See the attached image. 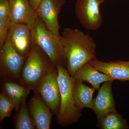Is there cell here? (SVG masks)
Wrapping results in <instances>:
<instances>
[{
  "label": "cell",
  "instance_id": "6da1fadb",
  "mask_svg": "<svg viewBox=\"0 0 129 129\" xmlns=\"http://www.w3.org/2000/svg\"><path fill=\"white\" fill-rule=\"evenodd\" d=\"M61 41L67 70L71 76L83 65L96 58V45L94 39L79 29L65 28Z\"/></svg>",
  "mask_w": 129,
  "mask_h": 129
},
{
  "label": "cell",
  "instance_id": "7a4b0ae2",
  "mask_svg": "<svg viewBox=\"0 0 129 129\" xmlns=\"http://www.w3.org/2000/svg\"><path fill=\"white\" fill-rule=\"evenodd\" d=\"M57 68L61 102L56 121L61 126H68L78 121L81 115V110L76 106L73 96L75 79L64 67L57 65Z\"/></svg>",
  "mask_w": 129,
  "mask_h": 129
},
{
  "label": "cell",
  "instance_id": "3957f363",
  "mask_svg": "<svg viewBox=\"0 0 129 129\" xmlns=\"http://www.w3.org/2000/svg\"><path fill=\"white\" fill-rule=\"evenodd\" d=\"M52 63L43 50L37 45L32 44L22 70L20 83L34 91Z\"/></svg>",
  "mask_w": 129,
  "mask_h": 129
},
{
  "label": "cell",
  "instance_id": "277c9868",
  "mask_svg": "<svg viewBox=\"0 0 129 129\" xmlns=\"http://www.w3.org/2000/svg\"><path fill=\"white\" fill-rule=\"evenodd\" d=\"M32 44L40 47L50 58L53 64L67 65L61 41L59 37L47 29L39 17L34 30L31 33Z\"/></svg>",
  "mask_w": 129,
  "mask_h": 129
},
{
  "label": "cell",
  "instance_id": "5b68a950",
  "mask_svg": "<svg viewBox=\"0 0 129 129\" xmlns=\"http://www.w3.org/2000/svg\"><path fill=\"white\" fill-rule=\"evenodd\" d=\"M34 91L39 94L53 113L57 115L61 102L57 66L52 63L51 64Z\"/></svg>",
  "mask_w": 129,
  "mask_h": 129
},
{
  "label": "cell",
  "instance_id": "8992f818",
  "mask_svg": "<svg viewBox=\"0 0 129 129\" xmlns=\"http://www.w3.org/2000/svg\"><path fill=\"white\" fill-rule=\"evenodd\" d=\"M0 49L1 77L20 82L21 72L26 59L17 52L7 39Z\"/></svg>",
  "mask_w": 129,
  "mask_h": 129
},
{
  "label": "cell",
  "instance_id": "52a82bcc",
  "mask_svg": "<svg viewBox=\"0 0 129 129\" xmlns=\"http://www.w3.org/2000/svg\"><path fill=\"white\" fill-rule=\"evenodd\" d=\"M98 0H77L75 13L83 27L89 30H96L101 26L103 18Z\"/></svg>",
  "mask_w": 129,
  "mask_h": 129
},
{
  "label": "cell",
  "instance_id": "ba28073f",
  "mask_svg": "<svg viewBox=\"0 0 129 129\" xmlns=\"http://www.w3.org/2000/svg\"><path fill=\"white\" fill-rule=\"evenodd\" d=\"M8 1L10 9L9 18L11 24H25L32 33L38 21L37 11L32 7L28 0Z\"/></svg>",
  "mask_w": 129,
  "mask_h": 129
},
{
  "label": "cell",
  "instance_id": "9c48e42d",
  "mask_svg": "<svg viewBox=\"0 0 129 129\" xmlns=\"http://www.w3.org/2000/svg\"><path fill=\"white\" fill-rule=\"evenodd\" d=\"M66 2L65 0H43L36 10L38 16L47 29L59 37L61 36L59 33L60 25L58 18Z\"/></svg>",
  "mask_w": 129,
  "mask_h": 129
},
{
  "label": "cell",
  "instance_id": "30bf717a",
  "mask_svg": "<svg viewBox=\"0 0 129 129\" xmlns=\"http://www.w3.org/2000/svg\"><path fill=\"white\" fill-rule=\"evenodd\" d=\"M7 39L19 54L26 59L32 45L31 32L23 24H11Z\"/></svg>",
  "mask_w": 129,
  "mask_h": 129
},
{
  "label": "cell",
  "instance_id": "8fae6325",
  "mask_svg": "<svg viewBox=\"0 0 129 129\" xmlns=\"http://www.w3.org/2000/svg\"><path fill=\"white\" fill-rule=\"evenodd\" d=\"M28 107L36 129L50 128L52 117L51 109L36 91L29 100Z\"/></svg>",
  "mask_w": 129,
  "mask_h": 129
},
{
  "label": "cell",
  "instance_id": "7c38bea8",
  "mask_svg": "<svg viewBox=\"0 0 129 129\" xmlns=\"http://www.w3.org/2000/svg\"><path fill=\"white\" fill-rule=\"evenodd\" d=\"M113 81L104 82L98 89L95 98L93 99L91 109L95 113L98 120L108 113L117 111L112 92Z\"/></svg>",
  "mask_w": 129,
  "mask_h": 129
},
{
  "label": "cell",
  "instance_id": "4fadbf2b",
  "mask_svg": "<svg viewBox=\"0 0 129 129\" xmlns=\"http://www.w3.org/2000/svg\"><path fill=\"white\" fill-rule=\"evenodd\" d=\"M88 63L95 67L99 72L112 78L114 80L129 81V61H102L96 58Z\"/></svg>",
  "mask_w": 129,
  "mask_h": 129
},
{
  "label": "cell",
  "instance_id": "5bb4252c",
  "mask_svg": "<svg viewBox=\"0 0 129 129\" xmlns=\"http://www.w3.org/2000/svg\"><path fill=\"white\" fill-rule=\"evenodd\" d=\"M4 80L2 83V91L7 97L16 111L26 98L31 90L29 88L17 81L12 79Z\"/></svg>",
  "mask_w": 129,
  "mask_h": 129
},
{
  "label": "cell",
  "instance_id": "9a60e30c",
  "mask_svg": "<svg viewBox=\"0 0 129 129\" xmlns=\"http://www.w3.org/2000/svg\"><path fill=\"white\" fill-rule=\"evenodd\" d=\"M75 80L86 81L92 86V88L98 89L103 83L114 81L109 76L101 73L95 67L87 63L81 67L72 76Z\"/></svg>",
  "mask_w": 129,
  "mask_h": 129
},
{
  "label": "cell",
  "instance_id": "2e32d148",
  "mask_svg": "<svg viewBox=\"0 0 129 129\" xmlns=\"http://www.w3.org/2000/svg\"><path fill=\"white\" fill-rule=\"evenodd\" d=\"M95 89L85 85L81 81L75 79L73 94L75 102L79 109L81 111L84 108L91 109L92 96Z\"/></svg>",
  "mask_w": 129,
  "mask_h": 129
},
{
  "label": "cell",
  "instance_id": "e0dca14e",
  "mask_svg": "<svg viewBox=\"0 0 129 129\" xmlns=\"http://www.w3.org/2000/svg\"><path fill=\"white\" fill-rule=\"evenodd\" d=\"M98 120V127L102 129H126L129 128L124 118L117 111L108 113Z\"/></svg>",
  "mask_w": 129,
  "mask_h": 129
},
{
  "label": "cell",
  "instance_id": "ac0fdd59",
  "mask_svg": "<svg viewBox=\"0 0 129 129\" xmlns=\"http://www.w3.org/2000/svg\"><path fill=\"white\" fill-rule=\"evenodd\" d=\"M15 118L14 127L16 129H34L36 127L28 107L25 101L19 106Z\"/></svg>",
  "mask_w": 129,
  "mask_h": 129
},
{
  "label": "cell",
  "instance_id": "d6986e66",
  "mask_svg": "<svg viewBox=\"0 0 129 129\" xmlns=\"http://www.w3.org/2000/svg\"><path fill=\"white\" fill-rule=\"evenodd\" d=\"M14 108L10 100L2 91L0 94V123L6 118L10 117Z\"/></svg>",
  "mask_w": 129,
  "mask_h": 129
},
{
  "label": "cell",
  "instance_id": "ffe728a7",
  "mask_svg": "<svg viewBox=\"0 0 129 129\" xmlns=\"http://www.w3.org/2000/svg\"><path fill=\"white\" fill-rule=\"evenodd\" d=\"M11 23L9 18H0V48L5 44Z\"/></svg>",
  "mask_w": 129,
  "mask_h": 129
},
{
  "label": "cell",
  "instance_id": "44dd1931",
  "mask_svg": "<svg viewBox=\"0 0 129 129\" xmlns=\"http://www.w3.org/2000/svg\"><path fill=\"white\" fill-rule=\"evenodd\" d=\"M10 9L8 0H0V18H9Z\"/></svg>",
  "mask_w": 129,
  "mask_h": 129
},
{
  "label": "cell",
  "instance_id": "7402d4cb",
  "mask_svg": "<svg viewBox=\"0 0 129 129\" xmlns=\"http://www.w3.org/2000/svg\"><path fill=\"white\" fill-rule=\"evenodd\" d=\"M32 7L37 10L43 0H28Z\"/></svg>",
  "mask_w": 129,
  "mask_h": 129
},
{
  "label": "cell",
  "instance_id": "603a6c76",
  "mask_svg": "<svg viewBox=\"0 0 129 129\" xmlns=\"http://www.w3.org/2000/svg\"><path fill=\"white\" fill-rule=\"evenodd\" d=\"M105 1V0H98V2H99V3H100V5L103 3Z\"/></svg>",
  "mask_w": 129,
  "mask_h": 129
}]
</instances>
